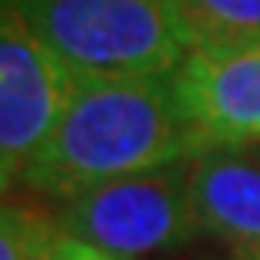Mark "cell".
<instances>
[{"instance_id":"obj_9","label":"cell","mask_w":260,"mask_h":260,"mask_svg":"<svg viewBox=\"0 0 260 260\" xmlns=\"http://www.w3.org/2000/svg\"><path fill=\"white\" fill-rule=\"evenodd\" d=\"M54 260H122V257H112V253L98 250V247H91V243H81V240H75V237H64V243H61L58 253H54Z\"/></svg>"},{"instance_id":"obj_12","label":"cell","mask_w":260,"mask_h":260,"mask_svg":"<svg viewBox=\"0 0 260 260\" xmlns=\"http://www.w3.org/2000/svg\"><path fill=\"white\" fill-rule=\"evenodd\" d=\"M240 257H243V260H260V250H257V253H250V257H247V253H240Z\"/></svg>"},{"instance_id":"obj_11","label":"cell","mask_w":260,"mask_h":260,"mask_svg":"<svg viewBox=\"0 0 260 260\" xmlns=\"http://www.w3.org/2000/svg\"><path fill=\"white\" fill-rule=\"evenodd\" d=\"M14 183H17V176H14V173H10V169H7V166L0 162V196L7 193V189H10V186H14Z\"/></svg>"},{"instance_id":"obj_2","label":"cell","mask_w":260,"mask_h":260,"mask_svg":"<svg viewBox=\"0 0 260 260\" xmlns=\"http://www.w3.org/2000/svg\"><path fill=\"white\" fill-rule=\"evenodd\" d=\"M75 78L169 75L186 58L169 0H10Z\"/></svg>"},{"instance_id":"obj_10","label":"cell","mask_w":260,"mask_h":260,"mask_svg":"<svg viewBox=\"0 0 260 260\" xmlns=\"http://www.w3.org/2000/svg\"><path fill=\"white\" fill-rule=\"evenodd\" d=\"M179 260H243L237 250H230V247H223V243H216L213 250H196V253H186V257Z\"/></svg>"},{"instance_id":"obj_8","label":"cell","mask_w":260,"mask_h":260,"mask_svg":"<svg viewBox=\"0 0 260 260\" xmlns=\"http://www.w3.org/2000/svg\"><path fill=\"white\" fill-rule=\"evenodd\" d=\"M64 237L58 213L34 200L0 196V260H54Z\"/></svg>"},{"instance_id":"obj_5","label":"cell","mask_w":260,"mask_h":260,"mask_svg":"<svg viewBox=\"0 0 260 260\" xmlns=\"http://www.w3.org/2000/svg\"><path fill=\"white\" fill-rule=\"evenodd\" d=\"M173 88L200 152L260 145V41L189 51L173 68Z\"/></svg>"},{"instance_id":"obj_1","label":"cell","mask_w":260,"mask_h":260,"mask_svg":"<svg viewBox=\"0 0 260 260\" xmlns=\"http://www.w3.org/2000/svg\"><path fill=\"white\" fill-rule=\"evenodd\" d=\"M200 155L169 75L78 78L64 115L17 183L51 200H75L102 183Z\"/></svg>"},{"instance_id":"obj_4","label":"cell","mask_w":260,"mask_h":260,"mask_svg":"<svg viewBox=\"0 0 260 260\" xmlns=\"http://www.w3.org/2000/svg\"><path fill=\"white\" fill-rule=\"evenodd\" d=\"M78 78L30 30L10 0H0V162L14 176L51 135Z\"/></svg>"},{"instance_id":"obj_3","label":"cell","mask_w":260,"mask_h":260,"mask_svg":"<svg viewBox=\"0 0 260 260\" xmlns=\"http://www.w3.org/2000/svg\"><path fill=\"white\" fill-rule=\"evenodd\" d=\"M193 159L122 176L61 203V230L122 260L189 247L200 240L193 213Z\"/></svg>"},{"instance_id":"obj_7","label":"cell","mask_w":260,"mask_h":260,"mask_svg":"<svg viewBox=\"0 0 260 260\" xmlns=\"http://www.w3.org/2000/svg\"><path fill=\"white\" fill-rule=\"evenodd\" d=\"M189 51H233L260 41V0H169Z\"/></svg>"},{"instance_id":"obj_6","label":"cell","mask_w":260,"mask_h":260,"mask_svg":"<svg viewBox=\"0 0 260 260\" xmlns=\"http://www.w3.org/2000/svg\"><path fill=\"white\" fill-rule=\"evenodd\" d=\"M193 213L200 237L247 257L260 250V145L196 155Z\"/></svg>"}]
</instances>
